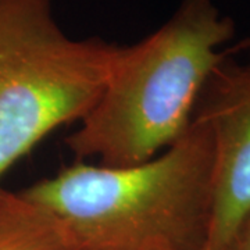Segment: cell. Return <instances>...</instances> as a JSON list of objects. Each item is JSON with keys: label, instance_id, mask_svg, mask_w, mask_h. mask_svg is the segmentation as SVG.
Returning a JSON list of instances; mask_svg holds the SVG:
<instances>
[{"label": "cell", "instance_id": "obj_4", "mask_svg": "<svg viewBox=\"0 0 250 250\" xmlns=\"http://www.w3.org/2000/svg\"><path fill=\"white\" fill-rule=\"evenodd\" d=\"M195 114L213 139V205L203 250H229L250 215V62L217 65Z\"/></svg>", "mask_w": 250, "mask_h": 250}, {"label": "cell", "instance_id": "obj_6", "mask_svg": "<svg viewBox=\"0 0 250 250\" xmlns=\"http://www.w3.org/2000/svg\"><path fill=\"white\" fill-rule=\"evenodd\" d=\"M229 250H250V215L242 225Z\"/></svg>", "mask_w": 250, "mask_h": 250}, {"label": "cell", "instance_id": "obj_2", "mask_svg": "<svg viewBox=\"0 0 250 250\" xmlns=\"http://www.w3.org/2000/svg\"><path fill=\"white\" fill-rule=\"evenodd\" d=\"M235 35V24L213 0H182L157 31L117 45L98 102L65 141L75 157L125 167L150 160L190 124L206 83Z\"/></svg>", "mask_w": 250, "mask_h": 250}, {"label": "cell", "instance_id": "obj_5", "mask_svg": "<svg viewBox=\"0 0 250 250\" xmlns=\"http://www.w3.org/2000/svg\"><path fill=\"white\" fill-rule=\"evenodd\" d=\"M0 250H72L60 223L22 192L0 188Z\"/></svg>", "mask_w": 250, "mask_h": 250}, {"label": "cell", "instance_id": "obj_1", "mask_svg": "<svg viewBox=\"0 0 250 250\" xmlns=\"http://www.w3.org/2000/svg\"><path fill=\"white\" fill-rule=\"evenodd\" d=\"M22 195L47 208L72 250H203L213 205V139L193 113L185 132L150 160L77 163Z\"/></svg>", "mask_w": 250, "mask_h": 250}, {"label": "cell", "instance_id": "obj_3", "mask_svg": "<svg viewBox=\"0 0 250 250\" xmlns=\"http://www.w3.org/2000/svg\"><path fill=\"white\" fill-rule=\"evenodd\" d=\"M116 50L70 38L52 0H0V178L46 135L88 114Z\"/></svg>", "mask_w": 250, "mask_h": 250}, {"label": "cell", "instance_id": "obj_7", "mask_svg": "<svg viewBox=\"0 0 250 250\" xmlns=\"http://www.w3.org/2000/svg\"><path fill=\"white\" fill-rule=\"evenodd\" d=\"M245 47H248V49H249V53H250V39L246 42V43H245Z\"/></svg>", "mask_w": 250, "mask_h": 250}]
</instances>
